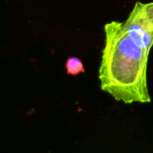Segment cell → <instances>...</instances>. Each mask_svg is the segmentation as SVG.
Returning <instances> with one entry per match:
<instances>
[{
	"mask_svg": "<svg viewBox=\"0 0 153 153\" xmlns=\"http://www.w3.org/2000/svg\"><path fill=\"white\" fill-rule=\"evenodd\" d=\"M105 33L99 76L101 89L126 104L150 102L146 79L149 52L128 35L123 22L107 23Z\"/></svg>",
	"mask_w": 153,
	"mask_h": 153,
	"instance_id": "1",
	"label": "cell"
},
{
	"mask_svg": "<svg viewBox=\"0 0 153 153\" xmlns=\"http://www.w3.org/2000/svg\"><path fill=\"white\" fill-rule=\"evenodd\" d=\"M123 24L128 35L150 52L153 46V2L137 1Z\"/></svg>",
	"mask_w": 153,
	"mask_h": 153,
	"instance_id": "2",
	"label": "cell"
},
{
	"mask_svg": "<svg viewBox=\"0 0 153 153\" xmlns=\"http://www.w3.org/2000/svg\"><path fill=\"white\" fill-rule=\"evenodd\" d=\"M66 70L68 75L77 76L79 73H85V67L82 61L76 57H70L66 62Z\"/></svg>",
	"mask_w": 153,
	"mask_h": 153,
	"instance_id": "3",
	"label": "cell"
}]
</instances>
